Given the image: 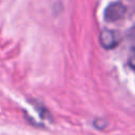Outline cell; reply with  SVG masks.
<instances>
[{
  "label": "cell",
  "instance_id": "obj_2",
  "mask_svg": "<svg viewBox=\"0 0 135 135\" xmlns=\"http://www.w3.org/2000/svg\"><path fill=\"white\" fill-rule=\"evenodd\" d=\"M99 41L100 44L104 47V49H114L120 41V37L119 34L115 31L112 30H103L100 33L99 36Z\"/></svg>",
  "mask_w": 135,
  "mask_h": 135
},
{
  "label": "cell",
  "instance_id": "obj_1",
  "mask_svg": "<svg viewBox=\"0 0 135 135\" xmlns=\"http://www.w3.org/2000/svg\"><path fill=\"white\" fill-rule=\"evenodd\" d=\"M127 8L121 2L111 3L104 11V19L109 22H115L126 16Z\"/></svg>",
  "mask_w": 135,
  "mask_h": 135
}]
</instances>
